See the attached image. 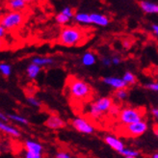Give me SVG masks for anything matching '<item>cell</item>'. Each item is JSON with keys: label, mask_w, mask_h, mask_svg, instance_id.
Returning <instances> with one entry per match:
<instances>
[{"label": "cell", "mask_w": 158, "mask_h": 158, "mask_svg": "<svg viewBox=\"0 0 158 158\" xmlns=\"http://www.w3.org/2000/svg\"><path fill=\"white\" fill-rule=\"evenodd\" d=\"M87 41L85 31L77 26L63 27L59 33L57 42L59 44L66 47H74L81 45Z\"/></svg>", "instance_id": "cell-1"}, {"label": "cell", "mask_w": 158, "mask_h": 158, "mask_svg": "<svg viewBox=\"0 0 158 158\" xmlns=\"http://www.w3.org/2000/svg\"><path fill=\"white\" fill-rule=\"evenodd\" d=\"M152 157H153V158H158V152H155V153L152 155Z\"/></svg>", "instance_id": "cell-41"}, {"label": "cell", "mask_w": 158, "mask_h": 158, "mask_svg": "<svg viewBox=\"0 0 158 158\" xmlns=\"http://www.w3.org/2000/svg\"><path fill=\"white\" fill-rule=\"evenodd\" d=\"M141 10L148 15H158V4L149 2L148 0H142L139 2Z\"/></svg>", "instance_id": "cell-14"}, {"label": "cell", "mask_w": 158, "mask_h": 158, "mask_svg": "<svg viewBox=\"0 0 158 158\" xmlns=\"http://www.w3.org/2000/svg\"><path fill=\"white\" fill-rule=\"evenodd\" d=\"M104 142L109 148H111L113 151H115L118 153H120L125 148L124 143L120 138H118L115 135H111V134H108V135L104 137Z\"/></svg>", "instance_id": "cell-10"}, {"label": "cell", "mask_w": 158, "mask_h": 158, "mask_svg": "<svg viewBox=\"0 0 158 158\" xmlns=\"http://www.w3.org/2000/svg\"><path fill=\"white\" fill-rule=\"evenodd\" d=\"M114 97L118 101H123L128 98V92H127V90H126V88L115 90Z\"/></svg>", "instance_id": "cell-24"}, {"label": "cell", "mask_w": 158, "mask_h": 158, "mask_svg": "<svg viewBox=\"0 0 158 158\" xmlns=\"http://www.w3.org/2000/svg\"><path fill=\"white\" fill-rule=\"evenodd\" d=\"M25 158H42L44 154V146L39 142L33 140H26L23 144Z\"/></svg>", "instance_id": "cell-8"}, {"label": "cell", "mask_w": 158, "mask_h": 158, "mask_svg": "<svg viewBox=\"0 0 158 158\" xmlns=\"http://www.w3.org/2000/svg\"><path fill=\"white\" fill-rule=\"evenodd\" d=\"M7 49V42L4 39H0V51Z\"/></svg>", "instance_id": "cell-36"}, {"label": "cell", "mask_w": 158, "mask_h": 158, "mask_svg": "<svg viewBox=\"0 0 158 158\" xmlns=\"http://www.w3.org/2000/svg\"><path fill=\"white\" fill-rule=\"evenodd\" d=\"M120 111H121V107L118 106V105H117V104H115V103H113L112 105H111V107L109 108V110H108V114L110 115V116H113V117H118V113H120Z\"/></svg>", "instance_id": "cell-27"}, {"label": "cell", "mask_w": 158, "mask_h": 158, "mask_svg": "<svg viewBox=\"0 0 158 158\" xmlns=\"http://www.w3.org/2000/svg\"><path fill=\"white\" fill-rule=\"evenodd\" d=\"M114 103L110 97H100L97 98L88 107V115L92 118H99L108 112L109 108Z\"/></svg>", "instance_id": "cell-4"}, {"label": "cell", "mask_w": 158, "mask_h": 158, "mask_svg": "<svg viewBox=\"0 0 158 158\" xmlns=\"http://www.w3.org/2000/svg\"><path fill=\"white\" fill-rule=\"evenodd\" d=\"M61 12H62L63 14H65L66 15H68V17L72 19H73V15H74V14H75L74 10H73L70 6H66V7H64V8L62 9Z\"/></svg>", "instance_id": "cell-28"}, {"label": "cell", "mask_w": 158, "mask_h": 158, "mask_svg": "<svg viewBox=\"0 0 158 158\" xmlns=\"http://www.w3.org/2000/svg\"><path fill=\"white\" fill-rule=\"evenodd\" d=\"M131 44H132V42L130 41L129 39H124L123 41V48H125V49L130 48Z\"/></svg>", "instance_id": "cell-33"}, {"label": "cell", "mask_w": 158, "mask_h": 158, "mask_svg": "<svg viewBox=\"0 0 158 158\" xmlns=\"http://www.w3.org/2000/svg\"><path fill=\"white\" fill-rule=\"evenodd\" d=\"M42 72V67L31 62L26 68V75L30 80H35Z\"/></svg>", "instance_id": "cell-16"}, {"label": "cell", "mask_w": 158, "mask_h": 158, "mask_svg": "<svg viewBox=\"0 0 158 158\" xmlns=\"http://www.w3.org/2000/svg\"><path fill=\"white\" fill-rule=\"evenodd\" d=\"M26 15L23 11H9L0 15V24L8 31H13L23 25Z\"/></svg>", "instance_id": "cell-3"}, {"label": "cell", "mask_w": 158, "mask_h": 158, "mask_svg": "<svg viewBox=\"0 0 158 158\" xmlns=\"http://www.w3.org/2000/svg\"><path fill=\"white\" fill-rule=\"evenodd\" d=\"M8 118H9V120L15 123H19L20 125H29L30 124V122L27 120L25 117L23 116H20L19 114H13V113H10V114H7Z\"/></svg>", "instance_id": "cell-20"}, {"label": "cell", "mask_w": 158, "mask_h": 158, "mask_svg": "<svg viewBox=\"0 0 158 158\" xmlns=\"http://www.w3.org/2000/svg\"><path fill=\"white\" fill-rule=\"evenodd\" d=\"M123 79V81L126 83L127 86H133L137 83V77L131 72H125L122 77Z\"/></svg>", "instance_id": "cell-21"}, {"label": "cell", "mask_w": 158, "mask_h": 158, "mask_svg": "<svg viewBox=\"0 0 158 158\" xmlns=\"http://www.w3.org/2000/svg\"><path fill=\"white\" fill-rule=\"evenodd\" d=\"M5 4L9 11H24L27 3L22 0H5Z\"/></svg>", "instance_id": "cell-15"}, {"label": "cell", "mask_w": 158, "mask_h": 158, "mask_svg": "<svg viewBox=\"0 0 158 158\" xmlns=\"http://www.w3.org/2000/svg\"><path fill=\"white\" fill-rule=\"evenodd\" d=\"M70 125L75 131L81 134H85V135H91L96 131L94 124L88 118L82 117H76L73 118L72 122H70Z\"/></svg>", "instance_id": "cell-7"}, {"label": "cell", "mask_w": 158, "mask_h": 158, "mask_svg": "<svg viewBox=\"0 0 158 158\" xmlns=\"http://www.w3.org/2000/svg\"><path fill=\"white\" fill-rule=\"evenodd\" d=\"M144 88H146L147 90H149V91L158 93V82H148V83H146L144 85Z\"/></svg>", "instance_id": "cell-29"}, {"label": "cell", "mask_w": 158, "mask_h": 158, "mask_svg": "<svg viewBox=\"0 0 158 158\" xmlns=\"http://www.w3.org/2000/svg\"><path fill=\"white\" fill-rule=\"evenodd\" d=\"M55 157L56 158H70L72 155H70L69 152H65V151H59L55 153Z\"/></svg>", "instance_id": "cell-30"}, {"label": "cell", "mask_w": 158, "mask_h": 158, "mask_svg": "<svg viewBox=\"0 0 158 158\" xmlns=\"http://www.w3.org/2000/svg\"><path fill=\"white\" fill-rule=\"evenodd\" d=\"M153 132H154V135L158 138V124L153 126Z\"/></svg>", "instance_id": "cell-39"}, {"label": "cell", "mask_w": 158, "mask_h": 158, "mask_svg": "<svg viewBox=\"0 0 158 158\" xmlns=\"http://www.w3.org/2000/svg\"><path fill=\"white\" fill-rule=\"evenodd\" d=\"M90 19H91V24L99 27H106L110 23V19L107 15L100 13L90 14Z\"/></svg>", "instance_id": "cell-12"}, {"label": "cell", "mask_w": 158, "mask_h": 158, "mask_svg": "<svg viewBox=\"0 0 158 158\" xmlns=\"http://www.w3.org/2000/svg\"><path fill=\"white\" fill-rule=\"evenodd\" d=\"M152 116L154 117L155 120L158 121V108H153V109L152 110Z\"/></svg>", "instance_id": "cell-38"}, {"label": "cell", "mask_w": 158, "mask_h": 158, "mask_svg": "<svg viewBox=\"0 0 158 158\" xmlns=\"http://www.w3.org/2000/svg\"><path fill=\"white\" fill-rule=\"evenodd\" d=\"M67 88L70 98L78 101L88 100L93 96L92 86L87 81L75 76L69 77Z\"/></svg>", "instance_id": "cell-2"}, {"label": "cell", "mask_w": 158, "mask_h": 158, "mask_svg": "<svg viewBox=\"0 0 158 158\" xmlns=\"http://www.w3.org/2000/svg\"><path fill=\"white\" fill-rule=\"evenodd\" d=\"M8 35V30L5 29L1 24H0V39H5Z\"/></svg>", "instance_id": "cell-34"}, {"label": "cell", "mask_w": 158, "mask_h": 158, "mask_svg": "<svg viewBox=\"0 0 158 158\" xmlns=\"http://www.w3.org/2000/svg\"><path fill=\"white\" fill-rule=\"evenodd\" d=\"M145 116V108H133V107H125L121 109L118 115V122L123 125H126L135 122L144 120Z\"/></svg>", "instance_id": "cell-5"}, {"label": "cell", "mask_w": 158, "mask_h": 158, "mask_svg": "<svg viewBox=\"0 0 158 158\" xmlns=\"http://www.w3.org/2000/svg\"><path fill=\"white\" fill-rule=\"evenodd\" d=\"M120 154L125 158H137L140 156V152L135 149H131V148H124L123 151L120 152Z\"/></svg>", "instance_id": "cell-22"}, {"label": "cell", "mask_w": 158, "mask_h": 158, "mask_svg": "<svg viewBox=\"0 0 158 158\" xmlns=\"http://www.w3.org/2000/svg\"><path fill=\"white\" fill-rule=\"evenodd\" d=\"M81 64L84 67H92L97 64V55L93 51H86L81 57Z\"/></svg>", "instance_id": "cell-17"}, {"label": "cell", "mask_w": 158, "mask_h": 158, "mask_svg": "<svg viewBox=\"0 0 158 158\" xmlns=\"http://www.w3.org/2000/svg\"><path fill=\"white\" fill-rule=\"evenodd\" d=\"M111 62H112V65L118 66L122 63V58L120 56H118V55H115V56L111 58Z\"/></svg>", "instance_id": "cell-32"}, {"label": "cell", "mask_w": 158, "mask_h": 158, "mask_svg": "<svg viewBox=\"0 0 158 158\" xmlns=\"http://www.w3.org/2000/svg\"><path fill=\"white\" fill-rule=\"evenodd\" d=\"M73 20L75 23L80 25H91L90 14H87L84 12L75 13L73 15Z\"/></svg>", "instance_id": "cell-18"}, {"label": "cell", "mask_w": 158, "mask_h": 158, "mask_svg": "<svg viewBox=\"0 0 158 158\" xmlns=\"http://www.w3.org/2000/svg\"><path fill=\"white\" fill-rule=\"evenodd\" d=\"M101 81L103 84H105L106 86H109L110 88H112L114 90L123 89L127 87L126 83L123 81V79L122 77H118V76H105L101 79Z\"/></svg>", "instance_id": "cell-11"}, {"label": "cell", "mask_w": 158, "mask_h": 158, "mask_svg": "<svg viewBox=\"0 0 158 158\" xmlns=\"http://www.w3.org/2000/svg\"><path fill=\"white\" fill-rule=\"evenodd\" d=\"M148 123L144 120H141L139 122H135L129 124L123 125V134L127 137H132V138H137L148 131Z\"/></svg>", "instance_id": "cell-6"}, {"label": "cell", "mask_w": 158, "mask_h": 158, "mask_svg": "<svg viewBox=\"0 0 158 158\" xmlns=\"http://www.w3.org/2000/svg\"><path fill=\"white\" fill-rule=\"evenodd\" d=\"M152 30L153 34L158 38V24H152Z\"/></svg>", "instance_id": "cell-37"}, {"label": "cell", "mask_w": 158, "mask_h": 158, "mask_svg": "<svg viewBox=\"0 0 158 158\" xmlns=\"http://www.w3.org/2000/svg\"><path fill=\"white\" fill-rule=\"evenodd\" d=\"M22 1H24L25 3H27V4H29V3H32L34 0H22Z\"/></svg>", "instance_id": "cell-40"}, {"label": "cell", "mask_w": 158, "mask_h": 158, "mask_svg": "<svg viewBox=\"0 0 158 158\" xmlns=\"http://www.w3.org/2000/svg\"><path fill=\"white\" fill-rule=\"evenodd\" d=\"M101 64L103 65L104 67H110L112 65V62H111V58H109L107 56H104L101 58Z\"/></svg>", "instance_id": "cell-31"}, {"label": "cell", "mask_w": 158, "mask_h": 158, "mask_svg": "<svg viewBox=\"0 0 158 158\" xmlns=\"http://www.w3.org/2000/svg\"><path fill=\"white\" fill-rule=\"evenodd\" d=\"M32 63H35V64L43 67H46V66H51L55 64V60L52 57H42V56H36L33 57L32 60H31Z\"/></svg>", "instance_id": "cell-19"}, {"label": "cell", "mask_w": 158, "mask_h": 158, "mask_svg": "<svg viewBox=\"0 0 158 158\" xmlns=\"http://www.w3.org/2000/svg\"><path fill=\"white\" fill-rule=\"evenodd\" d=\"M26 100L31 106H33L35 108H40L42 106V101L40 100L39 98H37L36 97L32 96V94H31V96H28L26 98Z\"/></svg>", "instance_id": "cell-26"}, {"label": "cell", "mask_w": 158, "mask_h": 158, "mask_svg": "<svg viewBox=\"0 0 158 158\" xmlns=\"http://www.w3.org/2000/svg\"><path fill=\"white\" fill-rule=\"evenodd\" d=\"M12 66L7 63H0V73L4 77H10L12 74Z\"/></svg>", "instance_id": "cell-25"}, {"label": "cell", "mask_w": 158, "mask_h": 158, "mask_svg": "<svg viewBox=\"0 0 158 158\" xmlns=\"http://www.w3.org/2000/svg\"><path fill=\"white\" fill-rule=\"evenodd\" d=\"M55 20H56V22L58 23L59 25L65 26V25L68 24V23L70 22L72 19L69 18L68 15H66L65 14H63L62 12H60L59 14L56 15V17H55Z\"/></svg>", "instance_id": "cell-23"}, {"label": "cell", "mask_w": 158, "mask_h": 158, "mask_svg": "<svg viewBox=\"0 0 158 158\" xmlns=\"http://www.w3.org/2000/svg\"><path fill=\"white\" fill-rule=\"evenodd\" d=\"M0 132L7 134V135H9L13 138H19L21 136V132L19 131V128L2 121H0Z\"/></svg>", "instance_id": "cell-13"}, {"label": "cell", "mask_w": 158, "mask_h": 158, "mask_svg": "<svg viewBox=\"0 0 158 158\" xmlns=\"http://www.w3.org/2000/svg\"><path fill=\"white\" fill-rule=\"evenodd\" d=\"M44 125L47 128L51 130H59L63 129L67 126V123L57 115H50L44 122Z\"/></svg>", "instance_id": "cell-9"}, {"label": "cell", "mask_w": 158, "mask_h": 158, "mask_svg": "<svg viewBox=\"0 0 158 158\" xmlns=\"http://www.w3.org/2000/svg\"><path fill=\"white\" fill-rule=\"evenodd\" d=\"M0 121H2V122H5V123H9V118H8L7 114H5L4 112L2 111H0Z\"/></svg>", "instance_id": "cell-35"}]
</instances>
